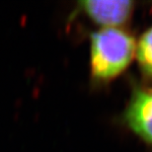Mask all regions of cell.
<instances>
[{
	"label": "cell",
	"mask_w": 152,
	"mask_h": 152,
	"mask_svg": "<svg viewBox=\"0 0 152 152\" xmlns=\"http://www.w3.org/2000/svg\"><path fill=\"white\" fill-rule=\"evenodd\" d=\"M91 72L98 80H110L127 68L136 50L134 38L121 28H102L91 36Z\"/></svg>",
	"instance_id": "cell-1"
},
{
	"label": "cell",
	"mask_w": 152,
	"mask_h": 152,
	"mask_svg": "<svg viewBox=\"0 0 152 152\" xmlns=\"http://www.w3.org/2000/svg\"><path fill=\"white\" fill-rule=\"evenodd\" d=\"M129 129L152 147V88L136 89L124 112Z\"/></svg>",
	"instance_id": "cell-2"
},
{
	"label": "cell",
	"mask_w": 152,
	"mask_h": 152,
	"mask_svg": "<svg viewBox=\"0 0 152 152\" xmlns=\"http://www.w3.org/2000/svg\"><path fill=\"white\" fill-rule=\"evenodd\" d=\"M80 5L95 23L104 26V28H119L129 21L134 3L129 0H87L80 2Z\"/></svg>",
	"instance_id": "cell-3"
},
{
	"label": "cell",
	"mask_w": 152,
	"mask_h": 152,
	"mask_svg": "<svg viewBox=\"0 0 152 152\" xmlns=\"http://www.w3.org/2000/svg\"><path fill=\"white\" fill-rule=\"evenodd\" d=\"M135 53L140 69L145 75L152 78V26L140 37Z\"/></svg>",
	"instance_id": "cell-4"
}]
</instances>
